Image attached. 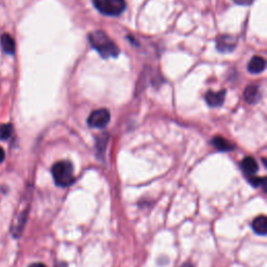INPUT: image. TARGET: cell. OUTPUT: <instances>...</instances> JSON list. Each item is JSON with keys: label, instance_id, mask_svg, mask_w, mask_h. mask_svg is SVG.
Returning a JSON list of instances; mask_svg holds the SVG:
<instances>
[{"label": "cell", "instance_id": "obj_7", "mask_svg": "<svg viewBox=\"0 0 267 267\" xmlns=\"http://www.w3.org/2000/svg\"><path fill=\"white\" fill-rule=\"evenodd\" d=\"M241 168L243 172L248 176H254V174L257 173L259 166H258L257 161H256L254 158L247 157V158H244L243 161L241 162Z\"/></svg>", "mask_w": 267, "mask_h": 267}, {"label": "cell", "instance_id": "obj_13", "mask_svg": "<svg viewBox=\"0 0 267 267\" xmlns=\"http://www.w3.org/2000/svg\"><path fill=\"white\" fill-rule=\"evenodd\" d=\"M13 134V127L9 124L0 125V140H7Z\"/></svg>", "mask_w": 267, "mask_h": 267}, {"label": "cell", "instance_id": "obj_12", "mask_svg": "<svg viewBox=\"0 0 267 267\" xmlns=\"http://www.w3.org/2000/svg\"><path fill=\"white\" fill-rule=\"evenodd\" d=\"M212 144L218 150H221V151H230L235 148V145H234V144H232L227 139L222 138L220 136L214 137V139L212 140Z\"/></svg>", "mask_w": 267, "mask_h": 267}, {"label": "cell", "instance_id": "obj_6", "mask_svg": "<svg viewBox=\"0 0 267 267\" xmlns=\"http://www.w3.org/2000/svg\"><path fill=\"white\" fill-rule=\"evenodd\" d=\"M217 48L221 52H230L236 46V39L233 36L224 35L217 38Z\"/></svg>", "mask_w": 267, "mask_h": 267}, {"label": "cell", "instance_id": "obj_4", "mask_svg": "<svg viewBox=\"0 0 267 267\" xmlns=\"http://www.w3.org/2000/svg\"><path fill=\"white\" fill-rule=\"evenodd\" d=\"M111 115L107 109H98L93 111L88 118V126L93 129H104L110 122Z\"/></svg>", "mask_w": 267, "mask_h": 267}, {"label": "cell", "instance_id": "obj_1", "mask_svg": "<svg viewBox=\"0 0 267 267\" xmlns=\"http://www.w3.org/2000/svg\"><path fill=\"white\" fill-rule=\"evenodd\" d=\"M89 41L91 46L104 59L117 58L120 52L118 46L110 39V37L103 30H95L89 35Z\"/></svg>", "mask_w": 267, "mask_h": 267}, {"label": "cell", "instance_id": "obj_11", "mask_svg": "<svg viewBox=\"0 0 267 267\" xmlns=\"http://www.w3.org/2000/svg\"><path fill=\"white\" fill-rule=\"evenodd\" d=\"M253 230L255 231L256 234L258 235L264 236L267 233V218L264 215L258 216L257 218H255L253 221Z\"/></svg>", "mask_w": 267, "mask_h": 267}, {"label": "cell", "instance_id": "obj_9", "mask_svg": "<svg viewBox=\"0 0 267 267\" xmlns=\"http://www.w3.org/2000/svg\"><path fill=\"white\" fill-rule=\"evenodd\" d=\"M265 60L262 57H258V55H256L254 57L248 65V70L249 72L253 73V74H258L260 72H262L265 69Z\"/></svg>", "mask_w": 267, "mask_h": 267}, {"label": "cell", "instance_id": "obj_8", "mask_svg": "<svg viewBox=\"0 0 267 267\" xmlns=\"http://www.w3.org/2000/svg\"><path fill=\"white\" fill-rule=\"evenodd\" d=\"M260 89L258 86L256 85H251L248 86L246 91H244V99L251 105H254L256 103H258L260 100Z\"/></svg>", "mask_w": 267, "mask_h": 267}, {"label": "cell", "instance_id": "obj_10", "mask_svg": "<svg viewBox=\"0 0 267 267\" xmlns=\"http://www.w3.org/2000/svg\"><path fill=\"white\" fill-rule=\"evenodd\" d=\"M0 42H1V46L2 49L5 53L7 54H14L16 51V43L14 38L8 35V33H3L1 36V39H0Z\"/></svg>", "mask_w": 267, "mask_h": 267}, {"label": "cell", "instance_id": "obj_16", "mask_svg": "<svg viewBox=\"0 0 267 267\" xmlns=\"http://www.w3.org/2000/svg\"><path fill=\"white\" fill-rule=\"evenodd\" d=\"M28 267H46V265H44L43 263H33V264L29 265Z\"/></svg>", "mask_w": 267, "mask_h": 267}, {"label": "cell", "instance_id": "obj_17", "mask_svg": "<svg viewBox=\"0 0 267 267\" xmlns=\"http://www.w3.org/2000/svg\"><path fill=\"white\" fill-rule=\"evenodd\" d=\"M55 267H68V265H67L65 262H59L55 264Z\"/></svg>", "mask_w": 267, "mask_h": 267}, {"label": "cell", "instance_id": "obj_14", "mask_svg": "<svg viewBox=\"0 0 267 267\" xmlns=\"http://www.w3.org/2000/svg\"><path fill=\"white\" fill-rule=\"evenodd\" d=\"M233 1L239 5H250L253 3L254 0H233Z\"/></svg>", "mask_w": 267, "mask_h": 267}, {"label": "cell", "instance_id": "obj_18", "mask_svg": "<svg viewBox=\"0 0 267 267\" xmlns=\"http://www.w3.org/2000/svg\"><path fill=\"white\" fill-rule=\"evenodd\" d=\"M181 267H194V266H193V264H191V263H185V264H183Z\"/></svg>", "mask_w": 267, "mask_h": 267}, {"label": "cell", "instance_id": "obj_5", "mask_svg": "<svg viewBox=\"0 0 267 267\" xmlns=\"http://www.w3.org/2000/svg\"><path fill=\"white\" fill-rule=\"evenodd\" d=\"M226 90H220V91H209L206 94V102L207 104L212 107V108H217L220 107L225 102L226 97Z\"/></svg>", "mask_w": 267, "mask_h": 267}, {"label": "cell", "instance_id": "obj_2", "mask_svg": "<svg viewBox=\"0 0 267 267\" xmlns=\"http://www.w3.org/2000/svg\"><path fill=\"white\" fill-rule=\"evenodd\" d=\"M51 173L55 184L60 187L71 186L75 181L73 165L69 161H60L55 163L51 168Z\"/></svg>", "mask_w": 267, "mask_h": 267}, {"label": "cell", "instance_id": "obj_3", "mask_svg": "<svg viewBox=\"0 0 267 267\" xmlns=\"http://www.w3.org/2000/svg\"><path fill=\"white\" fill-rule=\"evenodd\" d=\"M93 4L98 12L107 16H119L127 7L125 0H93Z\"/></svg>", "mask_w": 267, "mask_h": 267}, {"label": "cell", "instance_id": "obj_15", "mask_svg": "<svg viewBox=\"0 0 267 267\" xmlns=\"http://www.w3.org/2000/svg\"><path fill=\"white\" fill-rule=\"evenodd\" d=\"M4 158H5V152L2 147H0V164L4 161Z\"/></svg>", "mask_w": 267, "mask_h": 267}]
</instances>
